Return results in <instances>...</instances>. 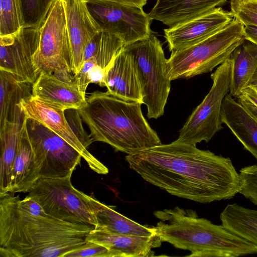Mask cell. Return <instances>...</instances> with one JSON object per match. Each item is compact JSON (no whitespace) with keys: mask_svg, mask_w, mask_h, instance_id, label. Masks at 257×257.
Listing matches in <instances>:
<instances>
[{"mask_svg":"<svg viewBox=\"0 0 257 257\" xmlns=\"http://www.w3.org/2000/svg\"><path fill=\"white\" fill-rule=\"evenodd\" d=\"M130 168L171 195L207 203L239 193L240 179L231 159L175 141L127 155Z\"/></svg>","mask_w":257,"mask_h":257,"instance_id":"1","label":"cell"},{"mask_svg":"<svg viewBox=\"0 0 257 257\" xmlns=\"http://www.w3.org/2000/svg\"><path fill=\"white\" fill-rule=\"evenodd\" d=\"M0 194V256L63 257L84 244L95 226L55 218L23 209L19 196Z\"/></svg>","mask_w":257,"mask_h":257,"instance_id":"2","label":"cell"},{"mask_svg":"<svg viewBox=\"0 0 257 257\" xmlns=\"http://www.w3.org/2000/svg\"><path fill=\"white\" fill-rule=\"evenodd\" d=\"M142 104L125 101L107 91H95L77 111L90 130L92 142H103L130 155L161 144L143 114Z\"/></svg>","mask_w":257,"mask_h":257,"instance_id":"3","label":"cell"},{"mask_svg":"<svg viewBox=\"0 0 257 257\" xmlns=\"http://www.w3.org/2000/svg\"><path fill=\"white\" fill-rule=\"evenodd\" d=\"M156 234L162 241L191 252V257H238L257 254V247L222 224L198 217L191 209L176 206L154 212Z\"/></svg>","mask_w":257,"mask_h":257,"instance_id":"4","label":"cell"},{"mask_svg":"<svg viewBox=\"0 0 257 257\" xmlns=\"http://www.w3.org/2000/svg\"><path fill=\"white\" fill-rule=\"evenodd\" d=\"M244 25L235 18L225 27L190 47L172 51L167 59L171 80L208 73L229 58L244 41Z\"/></svg>","mask_w":257,"mask_h":257,"instance_id":"5","label":"cell"},{"mask_svg":"<svg viewBox=\"0 0 257 257\" xmlns=\"http://www.w3.org/2000/svg\"><path fill=\"white\" fill-rule=\"evenodd\" d=\"M72 175L60 178H41L28 196L55 218L96 227V214L102 203L74 188L71 181Z\"/></svg>","mask_w":257,"mask_h":257,"instance_id":"6","label":"cell"},{"mask_svg":"<svg viewBox=\"0 0 257 257\" xmlns=\"http://www.w3.org/2000/svg\"><path fill=\"white\" fill-rule=\"evenodd\" d=\"M137 64L149 118L157 119L164 113L171 89V79L161 41L151 34L126 44Z\"/></svg>","mask_w":257,"mask_h":257,"instance_id":"7","label":"cell"},{"mask_svg":"<svg viewBox=\"0 0 257 257\" xmlns=\"http://www.w3.org/2000/svg\"><path fill=\"white\" fill-rule=\"evenodd\" d=\"M39 30V44L33 58L38 72L73 81L63 0H54Z\"/></svg>","mask_w":257,"mask_h":257,"instance_id":"8","label":"cell"},{"mask_svg":"<svg viewBox=\"0 0 257 257\" xmlns=\"http://www.w3.org/2000/svg\"><path fill=\"white\" fill-rule=\"evenodd\" d=\"M232 69V61L230 57L211 74L213 83L211 89L188 117L176 141L194 145L202 141L207 143L223 128L222 105L229 92Z\"/></svg>","mask_w":257,"mask_h":257,"instance_id":"9","label":"cell"},{"mask_svg":"<svg viewBox=\"0 0 257 257\" xmlns=\"http://www.w3.org/2000/svg\"><path fill=\"white\" fill-rule=\"evenodd\" d=\"M26 128L35 156L42 167L41 178H64L73 173L82 158L76 150L35 119L27 118Z\"/></svg>","mask_w":257,"mask_h":257,"instance_id":"10","label":"cell"},{"mask_svg":"<svg viewBox=\"0 0 257 257\" xmlns=\"http://www.w3.org/2000/svg\"><path fill=\"white\" fill-rule=\"evenodd\" d=\"M91 15L101 31L113 34L125 45L148 37L152 20L143 8L106 0H86Z\"/></svg>","mask_w":257,"mask_h":257,"instance_id":"11","label":"cell"},{"mask_svg":"<svg viewBox=\"0 0 257 257\" xmlns=\"http://www.w3.org/2000/svg\"><path fill=\"white\" fill-rule=\"evenodd\" d=\"M20 104L27 118L36 120L63 139L80 154L93 171L102 175L108 173V169L88 151L87 145L71 128L64 110L32 95L22 100Z\"/></svg>","mask_w":257,"mask_h":257,"instance_id":"12","label":"cell"},{"mask_svg":"<svg viewBox=\"0 0 257 257\" xmlns=\"http://www.w3.org/2000/svg\"><path fill=\"white\" fill-rule=\"evenodd\" d=\"M39 40V29L23 27L0 37V70L33 84L40 75L33 61Z\"/></svg>","mask_w":257,"mask_h":257,"instance_id":"13","label":"cell"},{"mask_svg":"<svg viewBox=\"0 0 257 257\" xmlns=\"http://www.w3.org/2000/svg\"><path fill=\"white\" fill-rule=\"evenodd\" d=\"M233 19L230 12L217 7L200 16L164 30L172 51L192 46L225 27Z\"/></svg>","mask_w":257,"mask_h":257,"instance_id":"14","label":"cell"},{"mask_svg":"<svg viewBox=\"0 0 257 257\" xmlns=\"http://www.w3.org/2000/svg\"><path fill=\"white\" fill-rule=\"evenodd\" d=\"M69 39L71 68L74 75L83 63L86 46L101 31L88 10L86 0H63Z\"/></svg>","mask_w":257,"mask_h":257,"instance_id":"15","label":"cell"},{"mask_svg":"<svg viewBox=\"0 0 257 257\" xmlns=\"http://www.w3.org/2000/svg\"><path fill=\"white\" fill-rule=\"evenodd\" d=\"M124 45L116 36L102 31L93 55L85 60L79 71L74 75L75 83L81 93H86L90 83L105 87L106 73Z\"/></svg>","mask_w":257,"mask_h":257,"instance_id":"16","label":"cell"},{"mask_svg":"<svg viewBox=\"0 0 257 257\" xmlns=\"http://www.w3.org/2000/svg\"><path fill=\"white\" fill-rule=\"evenodd\" d=\"M105 87L115 97L143 104L144 94L137 64L124 46L106 73Z\"/></svg>","mask_w":257,"mask_h":257,"instance_id":"17","label":"cell"},{"mask_svg":"<svg viewBox=\"0 0 257 257\" xmlns=\"http://www.w3.org/2000/svg\"><path fill=\"white\" fill-rule=\"evenodd\" d=\"M32 96L64 110H78L86 103V98L73 81L67 82L55 75L42 72L32 84Z\"/></svg>","mask_w":257,"mask_h":257,"instance_id":"18","label":"cell"},{"mask_svg":"<svg viewBox=\"0 0 257 257\" xmlns=\"http://www.w3.org/2000/svg\"><path fill=\"white\" fill-rule=\"evenodd\" d=\"M86 240L104 245L114 251L117 257H148L154 255L152 249L161 246L156 234L150 236L110 233L94 228Z\"/></svg>","mask_w":257,"mask_h":257,"instance_id":"19","label":"cell"},{"mask_svg":"<svg viewBox=\"0 0 257 257\" xmlns=\"http://www.w3.org/2000/svg\"><path fill=\"white\" fill-rule=\"evenodd\" d=\"M227 0H157L149 15L152 20L173 27L206 14Z\"/></svg>","mask_w":257,"mask_h":257,"instance_id":"20","label":"cell"},{"mask_svg":"<svg viewBox=\"0 0 257 257\" xmlns=\"http://www.w3.org/2000/svg\"><path fill=\"white\" fill-rule=\"evenodd\" d=\"M221 120L257 160V118L229 94L222 102Z\"/></svg>","mask_w":257,"mask_h":257,"instance_id":"21","label":"cell"},{"mask_svg":"<svg viewBox=\"0 0 257 257\" xmlns=\"http://www.w3.org/2000/svg\"><path fill=\"white\" fill-rule=\"evenodd\" d=\"M26 114L20 103L17 105L12 119L0 127V193L10 192L11 174L17 153Z\"/></svg>","mask_w":257,"mask_h":257,"instance_id":"22","label":"cell"},{"mask_svg":"<svg viewBox=\"0 0 257 257\" xmlns=\"http://www.w3.org/2000/svg\"><path fill=\"white\" fill-rule=\"evenodd\" d=\"M42 167L31 145L26 122L11 171L10 192L31 191L41 178Z\"/></svg>","mask_w":257,"mask_h":257,"instance_id":"23","label":"cell"},{"mask_svg":"<svg viewBox=\"0 0 257 257\" xmlns=\"http://www.w3.org/2000/svg\"><path fill=\"white\" fill-rule=\"evenodd\" d=\"M230 58L232 69L229 94L237 97L248 86L257 69V45L244 39Z\"/></svg>","mask_w":257,"mask_h":257,"instance_id":"24","label":"cell"},{"mask_svg":"<svg viewBox=\"0 0 257 257\" xmlns=\"http://www.w3.org/2000/svg\"><path fill=\"white\" fill-rule=\"evenodd\" d=\"M0 127L10 121L17 105L32 95V84L0 70Z\"/></svg>","mask_w":257,"mask_h":257,"instance_id":"25","label":"cell"},{"mask_svg":"<svg viewBox=\"0 0 257 257\" xmlns=\"http://www.w3.org/2000/svg\"><path fill=\"white\" fill-rule=\"evenodd\" d=\"M221 224L257 247V209L227 204L220 214Z\"/></svg>","mask_w":257,"mask_h":257,"instance_id":"26","label":"cell"},{"mask_svg":"<svg viewBox=\"0 0 257 257\" xmlns=\"http://www.w3.org/2000/svg\"><path fill=\"white\" fill-rule=\"evenodd\" d=\"M95 229L110 233L150 236L156 234L155 227L143 225L116 212L111 206L101 203L96 214Z\"/></svg>","mask_w":257,"mask_h":257,"instance_id":"27","label":"cell"},{"mask_svg":"<svg viewBox=\"0 0 257 257\" xmlns=\"http://www.w3.org/2000/svg\"><path fill=\"white\" fill-rule=\"evenodd\" d=\"M0 1V37L14 34L24 27L21 0Z\"/></svg>","mask_w":257,"mask_h":257,"instance_id":"28","label":"cell"},{"mask_svg":"<svg viewBox=\"0 0 257 257\" xmlns=\"http://www.w3.org/2000/svg\"><path fill=\"white\" fill-rule=\"evenodd\" d=\"M54 0H21L24 27L39 29Z\"/></svg>","mask_w":257,"mask_h":257,"instance_id":"29","label":"cell"},{"mask_svg":"<svg viewBox=\"0 0 257 257\" xmlns=\"http://www.w3.org/2000/svg\"><path fill=\"white\" fill-rule=\"evenodd\" d=\"M230 13L243 25L257 26V0H230Z\"/></svg>","mask_w":257,"mask_h":257,"instance_id":"30","label":"cell"},{"mask_svg":"<svg viewBox=\"0 0 257 257\" xmlns=\"http://www.w3.org/2000/svg\"><path fill=\"white\" fill-rule=\"evenodd\" d=\"M63 257H117V255L104 245L86 241L84 244L67 252Z\"/></svg>","mask_w":257,"mask_h":257,"instance_id":"31","label":"cell"},{"mask_svg":"<svg viewBox=\"0 0 257 257\" xmlns=\"http://www.w3.org/2000/svg\"><path fill=\"white\" fill-rule=\"evenodd\" d=\"M243 37L253 43L257 45V26L253 25H244Z\"/></svg>","mask_w":257,"mask_h":257,"instance_id":"32","label":"cell"},{"mask_svg":"<svg viewBox=\"0 0 257 257\" xmlns=\"http://www.w3.org/2000/svg\"><path fill=\"white\" fill-rule=\"evenodd\" d=\"M239 95L257 106V88L248 85L242 91Z\"/></svg>","mask_w":257,"mask_h":257,"instance_id":"33","label":"cell"},{"mask_svg":"<svg viewBox=\"0 0 257 257\" xmlns=\"http://www.w3.org/2000/svg\"><path fill=\"white\" fill-rule=\"evenodd\" d=\"M237 98L238 102L257 118V106L241 95Z\"/></svg>","mask_w":257,"mask_h":257,"instance_id":"34","label":"cell"},{"mask_svg":"<svg viewBox=\"0 0 257 257\" xmlns=\"http://www.w3.org/2000/svg\"><path fill=\"white\" fill-rule=\"evenodd\" d=\"M120 4L143 8L148 0H106Z\"/></svg>","mask_w":257,"mask_h":257,"instance_id":"35","label":"cell"},{"mask_svg":"<svg viewBox=\"0 0 257 257\" xmlns=\"http://www.w3.org/2000/svg\"><path fill=\"white\" fill-rule=\"evenodd\" d=\"M248 85L257 88V69L252 78H251Z\"/></svg>","mask_w":257,"mask_h":257,"instance_id":"36","label":"cell"}]
</instances>
